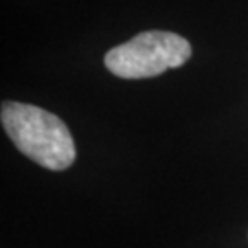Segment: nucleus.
I'll list each match as a JSON object with an SVG mask.
<instances>
[{"label":"nucleus","mask_w":248,"mask_h":248,"mask_svg":"<svg viewBox=\"0 0 248 248\" xmlns=\"http://www.w3.org/2000/svg\"><path fill=\"white\" fill-rule=\"evenodd\" d=\"M189 57L191 45L182 35L151 30L107 52L105 66L124 79H145L182 66Z\"/></svg>","instance_id":"f03ea898"},{"label":"nucleus","mask_w":248,"mask_h":248,"mask_svg":"<svg viewBox=\"0 0 248 248\" xmlns=\"http://www.w3.org/2000/svg\"><path fill=\"white\" fill-rule=\"evenodd\" d=\"M2 127L22 155L52 171L68 169L76 160V143L66 124L45 108L4 101Z\"/></svg>","instance_id":"f257e3e1"}]
</instances>
